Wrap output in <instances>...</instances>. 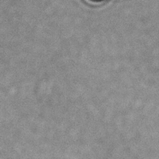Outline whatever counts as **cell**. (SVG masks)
Listing matches in <instances>:
<instances>
[{"label":"cell","instance_id":"6da1fadb","mask_svg":"<svg viewBox=\"0 0 159 159\" xmlns=\"http://www.w3.org/2000/svg\"><path fill=\"white\" fill-rule=\"evenodd\" d=\"M90 2H93V3H99V2H102L103 0H89Z\"/></svg>","mask_w":159,"mask_h":159}]
</instances>
